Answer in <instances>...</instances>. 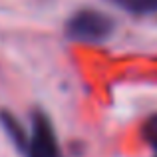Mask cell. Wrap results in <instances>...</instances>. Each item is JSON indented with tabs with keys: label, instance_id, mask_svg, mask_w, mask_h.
<instances>
[{
	"label": "cell",
	"instance_id": "1",
	"mask_svg": "<svg viewBox=\"0 0 157 157\" xmlns=\"http://www.w3.org/2000/svg\"><path fill=\"white\" fill-rule=\"evenodd\" d=\"M68 36L78 42H101L113 30L111 18L98 10H80L68 20Z\"/></svg>",
	"mask_w": 157,
	"mask_h": 157
},
{
	"label": "cell",
	"instance_id": "2",
	"mask_svg": "<svg viewBox=\"0 0 157 157\" xmlns=\"http://www.w3.org/2000/svg\"><path fill=\"white\" fill-rule=\"evenodd\" d=\"M26 155L28 157H60L56 135L52 131V125L42 113H34L32 133L26 143Z\"/></svg>",
	"mask_w": 157,
	"mask_h": 157
},
{
	"label": "cell",
	"instance_id": "3",
	"mask_svg": "<svg viewBox=\"0 0 157 157\" xmlns=\"http://www.w3.org/2000/svg\"><path fill=\"white\" fill-rule=\"evenodd\" d=\"M117 6L133 12V14H151L157 12V0H113Z\"/></svg>",
	"mask_w": 157,
	"mask_h": 157
},
{
	"label": "cell",
	"instance_id": "4",
	"mask_svg": "<svg viewBox=\"0 0 157 157\" xmlns=\"http://www.w3.org/2000/svg\"><path fill=\"white\" fill-rule=\"evenodd\" d=\"M145 137H147V141H149V145L153 147V153L157 157V115L147 119V123H145Z\"/></svg>",
	"mask_w": 157,
	"mask_h": 157
}]
</instances>
